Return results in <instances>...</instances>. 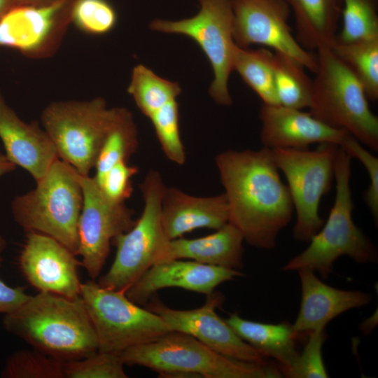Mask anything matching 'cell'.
I'll use <instances>...</instances> for the list:
<instances>
[{"label":"cell","mask_w":378,"mask_h":378,"mask_svg":"<svg viewBox=\"0 0 378 378\" xmlns=\"http://www.w3.org/2000/svg\"><path fill=\"white\" fill-rule=\"evenodd\" d=\"M216 164L228 203L229 222L249 245L274 248L294 207L272 149L227 150L216 155Z\"/></svg>","instance_id":"cell-1"},{"label":"cell","mask_w":378,"mask_h":378,"mask_svg":"<svg viewBox=\"0 0 378 378\" xmlns=\"http://www.w3.org/2000/svg\"><path fill=\"white\" fill-rule=\"evenodd\" d=\"M7 331L34 349L64 361L98 351L97 335L83 299L38 292L3 321Z\"/></svg>","instance_id":"cell-2"},{"label":"cell","mask_w":378,"mask_h":378,"mask_svg":"<svg viewBox=\"0 0 378 378\" xmlns=\"http://www.w3.org/2000/svg\"><path fill=\"white\" fill-rule=\"evenodd\" d=\"M120 354L125 365L147 368L158 372L160 377H282L274 364H255L228 358L194 337L178 331L131 346Z\"/></svg>","instance_id":"cell-3"},{"label":"cell","mask_w":378,"mask_h":378,"mask_svg":"<svg viewBox=\"0 0 378 378\" xmlns=\"http://www.w3.org/2000/svg\"><path fill=\"white\" fill-rule=\"evenodd\" d=\"M351 160L338 146L334 167L335 197L328 219L323 228L310 239L308 247L290 259L282 270L307 268L326 279L332 272L334 262L342 255L349 256L358 264L377 262L375 246L353 220Z\"/></svg>","instance_id":"cell-4"},{"label":"cell","mask_w":378,"mask_h":378,"mask_svg":"<svg viewBox=\"0 0 378 378\" xmlns=\"http://www.w3.org/2000/svg\"><path fill=\"white\" fill-rule=\"evenodd\" d=\"M316 52L318 69L313 80L309 113L377 151L378 118L370 108L362 84L330 48L323 47Z\"/></svg>","instance_id":"cell-5"},{"label":"cell","mask_w":378,"mask_h":378,"mask_svg":"<svg viewBox=\"0 0 378 378\" xmlns=\"http://www.w3.org/2000/svg\"><path fill=\"white\" fill-rule=\"evenodd\" d=\"M28 192L11 203L14 220L27 232L48 235L76 254L83 192L76 169L59 158Z\"/></svg>","instance_id":"cell-6"},{"label":"cell","mask_w":378,"mask_h":378,"mask_svg":"<svg viewBox=\"0 0 378 378\" xmlns=\"http://www.w3.org/2000/svg\"><path fill=\"white\" fill-rule=\"evenodd\" d=\"M166 186L159 172L150 170L140 186L144 199L141 216L133 227L113 239L114 260L97 282L126 292L154 265L168 260L170 239L161 222V206Z\"/></svg>","instance_id":"cell-7"},{"label":"cell","mask_w":378,"mask_h":378,"mask_svg":"<svg viewBox=\"0 0 378 378\" xmlns=\"http://www.w3.org/2000/svg\"><path fill=\"white\" fill-rule=\"evenodd\" d=\"M120 111V108H108L101 97L57 101L43 110L41 119L58 158L87 176L94 167L101 146Z\"/></svg>","instance_id":"cell-8"},{"label":"cell","mask_w":378,"mask_h":378,"mask_svg":"<svg viewBox=\"0 0 378 378\" xmlns=\"http://www.w3.org/2000/svg\"><path fill=\"white\" fill-rule=\"evenodd\" d=\"M80 296L93 324L98 351L120 354L172 331L158 314L131 301L125 292L81 283Z\"/></svg>","instance_id":"cell-9"},{"label":"cell","mask_w":378,"mask_h":378,"mask_svg":"<svg viewBox=\"0 0 378 378\" xmlns=\"http://www.w3.org/2000/svg\"><path fill=\"white\" fill-rule=\"evenodd\" d=\"M337 148L336 144L322 143L314 150L272 149L288 182L296 214L293 237L298 241L308 242L324 224L319 215L320 202L331 188Z\"/></svg>","instance_id":"cell-10"},{"label":"cell","mask_w":378,"mask_h":378,"mask_svg":"<svg viewBox=\"0 0 378 378\" xmlns=\"http://www.w3.org/2000/svg\"><path fill=\"white\" fill-rule=\"evenodd\" d=\"M200 9L192 18L178 21L155 20L153 30L186 35L200 46L208 58L214 78L209 92L218 104L229 106L232 98L228 81L233 71L235 43L231 0H200Z\"/></svg>","instance_id":"cell-11"},{"label":"cell","mask_w":378,"mask_h":378,"mask_svg":"<svg viewBox=\"0 0 378 378\" xmlns=\"http://www.w3.org/2000/svg\"><path fill=\"white\" fill-rule=\"evenodd\" d=\"M83 206L78 224L76 255L91 279H96L106 262L111 242L134 225V211L125 203H114L102 193L95 178L78 173Z\"/></svg>","instance_id":"cell-12"},{"label":"cell","mask_w":378,"mask_h":378,"mask_svg":"<svg viewBox=\"0 0 378 378\" xmlns=\"http://www.w3.org/2000/svg\"><path fill=\"white\" fill-rule=\"evenodd\" d=\"M233 39L243 48L258 44L272 48L316 73V55L304 49L288 24L290 8L286 0H231Z\"/></svg>","instance_id":"cell-13"},{"label":"cell","mask_w":378,"mask_h":378,"mask_svg":"<svg viewBox=\"0 0 378 378\" xmlns=\"http://www.w3.org/2000/svg\"><path fill=\"white\" fill-rule=\"evenodd\" d=\"M74 0L35 6L17 4L0 20V46L31 58H45L59 48L71 21Z\"/></svg>","instance_id":"cell-14"},{"label":"cell","mask_w":378,"mask_h":378,"mask_svg":"<svg viewBox=\"0 0 378 378\" xmlns=\"http://www.w3.org/2000/svg\"><path fill=\"white\" fill-rule=\"evenodd\" d=\"M154 296L146 308L160 316L172 331L190 335L217 353L234 360L255 364L268 362L217 314L216 308L224 300L222 294L213 292L202 307L189 310L172 309Z\"/></svg>","instance_id":"cell-15"},{"label":"cell","mask_w":378,"mask_h":378,"mask_svg":"<svg viewBox=\"0 0 378 378\" xmlns=\"http://www.w3.org/2000/svg\"><path fill=\"white\" fill-rule=\"evenodd\" d=\"M20 267L27 281L38 290L69 298L80 295L76 255L55 239L28 232L20 255Z\"/></svg>","instance_id":"cell-16"},{"label":"cell","mask_w":378,"mask_h":378,"mask_svg":"<svg viewBox=\"0 0 378 378\" xmlns=\"http://www.w3.org/2000/svg\"><path fill=\"white\" fill-rule=\"evenodd\" d=\"M242 276L240 270L173 259L152 266L125 294L141 306L162 288L176 287L209 295L220 284Z\"/></svg>","instance_id":"cell-17"},{"label":"cell","mask_w":378,"mask_h":378,"mask_svg":"<svg viewBox=\"0 0 378 378\" xmlns=\"http://www.w3.org/2000/svg\"><path fill=\"white\" fill-rule=\"evenodd\" d=\"M259 118L263 147L305 149L313 144L340 145L347 132L331 127L300 109L262 104Z\"/></svg>","instance_id":"cell-18"},{"label":"cell","mask_w":378,"mask_h":378,"mask_svg":"<svg viewBox=\"0 0 378 378\" xmlns=\"http://www.w3.org/2000/svg\"><path fill=\"white\" fill-rule=\"evenodd\" d=\"M0 139L6 156L29 172L36 181L41 179L58 158L56 148L44 130L27 123L6 103L0 92Z\"/></svg>","instance_id":"cell-19"},{"label":"cell","mask_w":378,"mask_h":378,"mask_svg":"<svg viewBox=\"0 0 378 378\" xmlns=\"http://www.w3.org/2000/svg\"><path fill=\"white\" fill-rule=\"evenodd\" d=\"M301 284V303L293 325L299 333L324 330L329 321L343 312L369 304L372 295L360 290H346L330 286L312 270H298Z\"/></svg>","instance_id":"cell-20"},{"label":"cell","mask_w":378,"mask_h":378,"mask_svg":"<svg viewBox=\"0 0 378 378\" xmlns=\"http://www.w3.org/2000/svg\"><path fill=\"white\" fill-rule=\"evenodd\" d=\"M161 222L170 240L198 228L217 230L229 222L227 197L225 193L196 197L166 186L162 200Z\"/></svg>","instance_id":"cell-21"},{"label":"cell","mask_w":378,"mask_h":378,"mask_svg":"<svg viewBox=\"0 0 378 378\" xmlns=\"http://www.w3.org/2000/svg\"><path fill=\"white\" fill-rule=\"evenodd\" d=\"M241 232L230 222L216 232L196 239L170 241L168 260L190 259L200 263L240 270L243 267Z\"/></svg>","instance_id":"cell-22"},{"label":"cell","mask_w":378,"mask_h":378,"mask_svg":"<svg viewBox=\"0 0 378 378\" xmlns=\"http://www.w3.org/2000/svg\"><path fill=\"white\" fill-rule=\"evenodd\" d=\"M226 323L245 342L265 358H272L285 377L293 368L299 353L296 349L298 336L288 322L278 324L248 321L234 313L225 319Z\"/></svg>","instance_id":"cell-23"},{"label":"cell","mask_w":378,"mask_h":378,"mask_svg":"<svg viewBox=\"0 0 378 378\" xmlns=\"http://www.w3.org/2000/svg\"><path fill=\"white\" fill-rule=\"evenodd\" d=\"M295 18L298 43L306 50L330 48L336 41L342 0H286Z\"/></svg>","instance_id":"cell-24"},{"label":"cell","mask_w":378,"mask_h":378,"mask_svg":"<svg viewBox=\"0 0 378 378\" xmlns=\"http://www.w3.org/2000/svg\"><path fill=\"white\" fill-rule=\"evenodd\" d=\"M232 67L263 104L279 105L274 84V53L266 48L251 50L235 44Z\"/></svg>","instance_id":"cell-25"},{"label":"cell","mask_w":378,"mask_h":378,"mask_svg":"<svg viewBox=\"0 0 378 378\" xmlns=\"http://www.w3.org/2000/svg\"><path fill=\"white\" fill-rule=\"evenodd\" d=\"M274 84L279 105L302 110L311 102L313 80L304 66L284 54H274Z\"/></svg>","instance_id":"cell-26"},{"label":"cell","mask_w":378,"mask_h":378,"mask_svg":"<svg viewBox=\"0 0 378 378\" xmlns=\"http://www.w3.org/2000/svg\"><path fill=\"white\" fill-rule=\"evenodd\" d=\"M333 53L362 84L368 99H378V38L340 43L330 47Z\"/></svg>","instance_id":"cell-27"},{"label":"cell","mask_w":378,"mask_h":378,"mask_svg":"<svg viewBox=\"0 0 378 378\" xmlns=\"http://www.w3.org/2000/svg\"><path fill=\"white\" fill-rule=\"evenodd\" d=\"M127 92L142 113L149 118L163 106L176 100L181 90L178 83L162 78L139 64L132 70Z\"/></svg>","instance_id":"cell-28"},{"label":"cell","mask_w":378,"mask_h":378,"mask_svg":"<svg viewBox=\"0 0 378 378\" xmlns=\"http://www.w3.org/2000/svg\"><path fill=\"white\" fill-rule=\"evenodd\" d=\"M139 144L138 132L131 113L120 108V113L106 135L94 164L95 179L120 161H127Z\"/></svg>","instance_id":"cell-29"},{"label":"cell","mask_w":378,"mask_h":378,"mask_svg":"<svg viewBox=\"0 0 378 378\" xmlns=\"http://www.w3.org/2000/svg\"><path fill=\"white\" fill-rule=\"evenodd\" d=\"M342 28L336 41L351 43L378 38L375 0H342Z\"/></svg>","instance_id":"cell-30"},{"label":"cell","mask_w":378,"mask_h":378,"mask_svg":"<svg viewBox=\"0 0 378 378\" xmlns=\"http://www.w3.org/2000/svg\"><path fill=\"white\" fill-rule=\"evenodd\" d=\"M64 360L33 348L13 354L2 377L6 378H64Z\"/></svg>","instance_id":"cell-31"},{"label":"cell","mask_w":378,"mask_h":378,"mask_svg":"<svg viewBox=\"0 0 378 378\" xmlns=\"http://www.w3.org/2000/svg\"><path fill=\"white\" fill-rule=\"evenodd\" d=\"M149 119L166 157L177 164H183L186 155L180 136L178 104L176 99L163 106Z\"/></svg>","instance_id":"cell-32"},{"label":"cell","mask_w":378,"mask_h":378,"mask_svg":"<svg viewBox=\"0 0 378 378\" xmlns=\"http://www.w3.org/2000/svg\"><path fill=\"white\" fill-rule=\"evenodd\" d=\"M120 354L100 351L64 362V378H127Z\"/></svg>","instance_id":"cell-33"},{"label":"cell","mask_w":378,"mask_h":378,"mask_svg":"<svg viewBox=\"0 0 378 378\" xmlns=\"http://www.w3.org/2000/svg\"><path fill=\"white\" fill-rule=\"evenodd\" d=\"M71 21L83 31L102 35L115 27L117 14L107 0H74Z\"/></svg>","instance_id":"cell-34"},{"label":"cell","mask_w":378,"mask_h":378,"mask_svg":"<svg viewBox=\"0 0 378 378\" xmlns=\"http://www.w3.org/2000/svg\"><path fill=\"white\" fill-rule=\"evenodd\" d=\"M308 340L286 377H328L322 358V346L327 337L325 330L309 333Z\"/></svg>","instance_id":"cell-35"},{"label":"cell","mask_w":378,"mask_h":378,"mask_svg":"<svg viewBox=\"0 0 378 378\" xmlns=\"http://www.w3.org/2000/svg\"><path fill=\"white\" fill-rule=\"evenodd\" d=\"M339 146L351 158L358 160L365 167L369 176L370 183L365 192L364 201L368 206L374 220L377 224L378 219V159L368 150L365 149L356 138L346 133Z\"/></svg>","instance_id":"cell-36"},{"label":"cell","mask_w":378,"mask_h":378,"mask_svg":"<svg viewBox=\"0 0 378 378\" xmlns=\"http://www.w3.org/2000/svg\"><path fill=\"white\" fill-rule=\"evenodd\" d=\"M136 173V167L129 165L127 161H120L95 180L108 200L114 203H125L132 195V178Z\"/></svg>","instance_id":"cell-37"},{"label":"cell","mask_w":378,"mask_h":378,"mask_svg":"<svg viewBox=\"0 0 378 378\" xmlns=\"http://www.w3.org/2000/svg\"><path fill=\"white\" fill-rule=\"evenodd\" d=\"M6 247L5 239L0 236V263L1 253ZM29 295L25 292L23 286L11 287L0 279V313L8 314L24 303Z\"/></svg>","instance_id":"cell-38"},{"label":"cell","mask_w":378,"mask_h":378,"mask_svg":"<svg viewBox=\"0 0 378 378\" xmlns=\"http://www.w3.org/2000/svg\"><path fill=\"white\" fill-rule=\"evenodd\" d=\"M16 165L6 156L0 153V177L13 171Z\"/></svg>","instance_id":"cell-39"},{"label":"cell","mask_w":378,"mask_h":378,"mask_svg":"<svg viewBox=\"0 0 378 378\" xmlns=\"http://www.w3.org/2000/svg\"><path fill=\"white\" fill-rule=\"evenodd\" d=\"M377 322V314L374 313L370 318L364 321L360 326V330L365 335H368L376 326Z\"/></svg>","instance_id":"cell-40"},{"label":"cell","mask_w":378,"mask_h":378,"mask_svg":"<svg viewBox=\"0 0 378 378\" xmlns=\"http://www.w3.org/2000/svg\"><path fill=\"white\" fill-rule=\"evenodd\" d=\"M17 4L16 0H0V20Z\"/></svg>","instance_id":"cell-41"},{"label":"cell","mask_w":378,"mask_h":378,"mask_svg":"<svg viewBox=\"0 0 378 378\" xmlns=\"http://www.w3.org/2000/svg\"><path fill=\"white\" fill-rule=\"evenodd\" d=\"M57 0H16L18 4L28 6H45L57 1Z\"/></svg>","instance_id":"cell-42"}]
</instances>
